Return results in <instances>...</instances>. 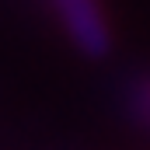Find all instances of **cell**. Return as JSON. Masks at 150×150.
I'll list each match as a JSON object with an SVG mask.
<instances>
[{"instance_id":"cell-1","label":"cell","mask_w":150,"mask_h":150,"mask_svg":"<svg viewBox=\"0 0 150 150\" xmlns=\"http://www.w3.org/2000/svg\"><path fill=\"white\" fill-rule=\"evenodd\" d=\"M49 7H52L63 32L70 35V42L80 52H87V56H105L108 52L112 28H108L101 0H49Z\"/></svg>"}]
</instances>
